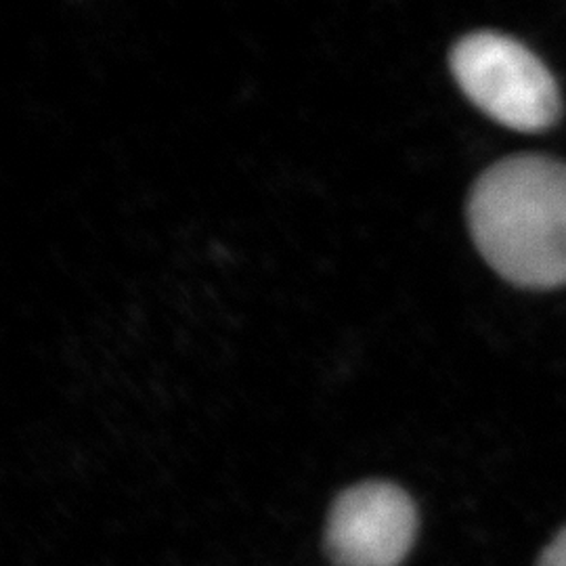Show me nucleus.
<instances>
[{
  "label": "nucleus",
  "mask_w": 566,
  "mask_h": 566,
  "mask_svg": "<svg viewBox=\"0 0 566 566\" xmlns=\"http://www.w3.org/2000/svg\"><path fill=\"white\" fill-rule=\"evenodd\" d=\"M451 72L470 102L512 130H546L560 116V93L546 65L497 32L458 42Z\"/></svg>",
  "instance_id": "obj_2"
},
{
  "label": "nucleus",
  "mask_w": 566,
  "mask_h": 566,
  "mask_svg": "<svg viewBox=\"0 0 566 566\" xmlns=\"http://www.w3.org/2000/svg\"><path fill=\"white\" fill-rule=\"evenodd\" d=\"M468 221L486 263L521 287L566 283V164L514 156L476 181Z\"/></svg>",
  "instance_id": "obj_1"
},
{
  "label": "nucleus",
  "mask_w": 566,
  "mask_h": 566,
  "mask_svg": "<svg viewBox=\"0 0 566 566\" xmlns=\"http://www.w3.org/2000/svg\"><path fill=\"white\" fill-rule=\"evenodd\" d=\"M537 566H566V526L544 547Z\"/></svg>",
  "instance_id": "obj_4"
},
{
  "label": "nucleus",
  "mask_w": 566,
  "mask_h": 566,
  "mask_svg": "<svg viewBox=\"0 0 566 566\" xmlns=\"http://www.w3.org/2000/svg\"><path fill=\"white\" fill-rule=\"evenodd\" d=\"M418 535V510L401 486L369 481L346 489L325 526L334 566H399Z\"/></svg>",
  "instance_id": "obj_3"
}]
</instances>
